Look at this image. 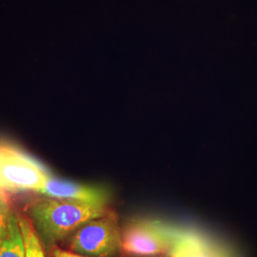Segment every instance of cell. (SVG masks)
Listing matches in <instances>:
<instances>
[{
	"instance_id": "obj_1",
	"label": "cell",
	"mask_w": 257,
	"mask_h": 257,
	"mask_svg": "<svg viewBox=\"0 0 257 257\" xmlns=\"http://www.w3.org/2000/svg\"><path fill=\"white\" fill-rule=\"evenodd\" d=\"M29 217L42 237L55 243L89 221L108 214L106 207L71 202L51 197L39 198L28 208Z\"/></svg>"
},
{
	"instance_id": "obj_2",
	"label": "cell",
	"mask_w": 257,
	"mask_h": 257,
	"mask_svg": "<svg viewBox=\"0 0 257 257\" xmlns=\"http://www.w3.org/2000/svg\"><path fill=\"white\" fill-rule=\"evenodd\" d=\"M51 175L35 156L18 144L0 138V193H39Z\"/></svg>"
},
{
	"instance_id": "obj_3",
	"label": "cell",
	"mask_w": 257,
	"mask_h": 257,
	"mask_svg": "<svg viewBox=\"0 0 257 257\" xmlns=\"http://www.w3.org/2000/svg\"><path fill=\"white\" fill-rule=\"evenodd\" d=\"M167 257H243L237 248L196 227L164 221Z\"/></svg>"
},
{
	"instance_id": "obj_4",
	"label": "cell",
	"mask_w": 257,
	"mask_h": 257,
	"mask_svg": "<svg viewBox=\"0 0 257 257\" xmlns=\"http://www.w3.org/2000/svg\"><path fill=\"white\" fill-rule=\"evenodd\" d=\"M70 247L81 254L111 256L121 249V231L114 218L107 214L85 223L75 230Z\"/></svg>"
},
{
	"instance_id": "obj_5",
	"label": "cell",
	"mask_w": 257,
	"mask_h": 257,
	"mask_svg": "<svg viewBox=\"0 0 257 257\" xmlns=\"http://www.w3.org/2000/svg\"><path fill=\"white\" fill-rule=\"evenodd\" d=\"M168 247L164 221L132 219L121 231V249L128 256H160L167 253Z\"/></svg>"
},
{
	"instance_id": "obj_6",
	"label": "cell",
	"mask_w": 257,
	"mask_h": 257,
	"mask_svg": "<svg viewBox=\"0 0 257 257\" xmlns=\"http://www.w3.org/2000/svg\"><path fill=\"white\" fill-rule=\"evenodd\" d=\"M39 193L59 200L103 207H106L110 199V193L106 188L63 180L54 175L50 176Z\"/></svg>"
},
{
	"instance_id": "obj_7",
	"label": "cell",
	"mask_w": 257,
	"mask_h": 257,
	"mask_svg": "<svg viewBox=\"0 0 257 257\" xmlns=\"http://www.w3.org/2000/svg\"><path fill=\"white\" fill-rule=\"evenodd\" d=\"M0 257H25L24 243L17 212L11 209L7 234L0 247Z\"/></svg>"
},
{
	"instance_id": "obj_8",
	"label": "cell",
	"mask_w": 257,
	"mask_h": 257,
	"mask_svg": "<svg viewBox=\"0 0 257 257\" xmlns=\"http://www.w3.org/2000/svg\"><path fill=\"white\" fill-rule=\"evenodd\" d=\"M17 214L24 243L25 257H45L41 240L33 221L24 213L17 212Z\"/></svg>"
},
{
	"instance_id": "obj_9",
	"label": "cell",
	"mask_w": 257,
	"mask_h": 257,
	"mask_svg": "<svg viewBox=\"0 0 257 257\" xmlns=\"http://www.w3.org/2000/svg\"><path fill=\"white\" fill-rule=\"evenodd\" d=\"M11 209L7 195L0 193V247L7 234Z\"/></svg>"
},
{
	"instance_id": "obj_10",
	"label": "cell",
	"mask_w": 257,
	"mask_h": 257,
	"mask_svg": "<svg viewBox=\"0 0 257 257\" xmlns=\"http://www.w3.org/2000/svg\"><path fill=\"white\" fill-rule=\"evenodd\" d=\"M54 257H83L70 251H64L61 249H55Z\"/></svg>"
}]
</instances>
